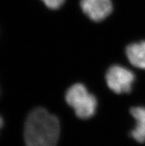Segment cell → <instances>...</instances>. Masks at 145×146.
<instances>
[{
	"mask_svg": "<svg viewBox=\"0 0 145 146\" xmlns=\"http://www.w3.org/2000/svg\"><path fill=\"white\" fill-rule=\"evenodd\" d=\"M65 98L79 118L86 119L92 117L96 113L97 107L96 97L89 93L82 84L72 85L67 91Z\"/></svg>",
	"mask_w": 145,
	"mask_h": 146,
	"instance_id": "obj_2",
	"label": "cell"
},
{
	"mask_svg": "<svg viewBox=\"0 0 145 146\" xmlns=\"http://www.w3.org/2000/svg\"><path fill=\"white\" fill-rule=\"evenodd\" d=\"M80 5L83 12L94 22L104 20L113 10L111 0H81Z\"/></svg>",
	"mask_w": 145,
	"mask_h": 146,
	"instance_id": "obj_4",
	"label": "cell"
},
{
	"mask_svg": "<svg viewBox=\"0 0 145 146\" xmlns=\"http://www.w3.org/2000/svg\"><path fill=\"white\" fill-rule=\"evenodd\" d=\"M2 125H3V120H2V117H0V128H2Z\"/></svg>",
	"mask_w": 145,
	"mask_h": 146,
	"instance_id": "obj_8",
	"label": "cell"
},
{
	"mask_svg": "<svg viewBox=\"0 0 145 146\" xmlns=\"http://www.w3.org/2000/svg\"><path fill=\"white\" fill-rule=\"evenodd\" d=\"M135 80L132 71L120 65H113L106 74V82L109 88L116 94L130 92Z\"/></svg>",
	"mask_w": 145,
	"mask_h": 146,
	"instance_id": "obj_3",
	"label": "cell"
},
{
	"mask_svg": "<svg viewBox=\"0 0 145 146\" xmlns=\"http://www.w3.org/2000/svg\"><path fill=\"white\" fill-rule=\"evenodd\" d=\"M126 55L133 66L145 69V41L129 44L126 48Z\"/></svg>",
	"mask_w": 145,
	"mask_h": 146,
	"instance_id": "obj_6",
	"label": "cell"
},
{
	"mask_svg": "<svg viewBox=\"0 0 145 146\" xmlns=\"http://www.w3.org/2000/svg\"><path fill=\"white\" fill-rule=\"evenodd\" d=\"M60 133L59 121L43 108H36L25 121V146H56Z\"/></svg>",
	"mask_w": 145,
	"mask_h": 146,
	"instance_id": "obj_1",
	"label": "cell"
},
{
	"mask_svg": "<svg viewBox=\"0 0 145 146\" xmlns=\"http://www.w3.org/2000/svg\"><path fill=\"white\" fill-rule=\"evenodd\" d=\"M130 113L136 122V127L130 133L131 137L138 143H145V108H132Z\"/></svg>",
	"mask_w": 145,
	"mask_h": 146,
	"instance_id": "obj_5",
	"label": "cell"
},
{
	"mask_svg": "<svg viewBox=\"0 0 145 146\" xmlns=\"http://www.w3.org/2000/svg\"><path fill=\"white\" fill-rule=\"evenodd\" d=\"M44 4L50 9H58L62 5L64 0H42Z\"/></svg>",
	"mask_w": 145,
	"mask_h": 146,
	"instance_id": "obj_7",
	"label": "cell"
}]
</instances>
